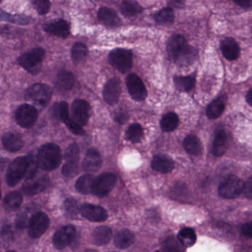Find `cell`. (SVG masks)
<instances>
[{
  "mask_svg": "<svg viewBox=\"0 0 252 252\" xmlns=\"http://www.w3.org/2000/svg\"><path fill=\"white\" fill-rule=\"evenodd\" d=\"M38 167L46 171H51L59 167L62 161L60 148L56 144L47 143L40 148L37 156Z\"/></svg>",
  "mask_w": 252,
  "mask_h": 252,
  "instance_id": "1",
  "label": "cell"
},
{
  "mask_svg": "<svg viewBox=\"0 0 252 252\" xmlns=\"http://www.w3.org/2000/svg\"><path fill=\"white\" fill-rule=\"evenodd\" d=\"M28 164V157H18L10 163L6 176V180L9 186H16L26 176Z\"/></svg>",
  "mask_w": 252,
  "mask_h": 252,
  "instance_id": "2",
  "label": "cell"
},
{
  "mask_svg": "<svg viewBox=\"0 0 252 252\" xmlns=\"http://www.w3.org/2000/svg\"><path fill=\"white\" fill-rule=\"evenodd\" d=\"M45 56L42 48L36 47L24 53L18 59V62L22 67L31 73H37L39 70L40 65Z\"/></svg>",
  "mask_w": 252,
  "mask_h": 252,
  "instance_id": "3",
  "label": "cell"
},
{
  "mask_svg": "<svg viewBox=\"0 0 252 252\" xmlns=\"http://www.w3.org/2000/svg\"><path fill=\"white\" fill-rule=\"evenodd\" d=\"M52 97V90L48 86L43 84H35L31 86L25 94V98L34 104L44 107L48 104Z\"/></svg>",
  "mask_w": 252,
  "mask_h": 252,
  "instance_id": "4",
  "label": "cell"
},
{
  "mask_svg": "<svg viewBox=\"0 0 252 252\" xmlns=\"http://www.w3.org/2000/svg\"><path fill=\"white\" fill-rule=\"evenodd\" d=\"M244 182L238 176H228L219 188V194L220 197L226 199H232L241 195L244 190Z\"/></svg>",
  "mask_w": 252,
  "mask_h": 252,
  "instance_id": "5",
  "label": "cell"
},
{
  "mask_svg": "<svg viewBox=\"0 0 252 252\" xmlns=\"http://www.w3.org/2000/svg\"><path fill=\"white\" fill-rule=\"evenodd\" d=\"M111 64L123 73L128 72L133 65V54L126 49H115L109 56Z\"/></svg>",
  "mask_w": 252,
  "mask_h": 252,
  "instance_id": "6",
  "label": "cell"
},
{
  "mask_svg": "<svg viewBox=\"0 0 252 252\" xmlns=\"http://www.w3.org/2000/svg\"><path fill=\"white\" fill-rule=\"evenodd\" d=\"M117 176L112 173H106L95 177L93 183L92 193L97 197L107 195L115 188Z\"/></svg>",
  "mask_w": 252,
  "mask_h": 252,
  "instance_id": "7",
  "label": "cell"
},
{
  "mask_svg": "<svg viewBox=\"0 0 252 252\" xmlns=\"http://www.w3.org/2000/svg\"><path fill=\"white\" fill-rule=\"evenodd\" d=\"M49 225L50 219L47 215L42 212H38L30 219L28 235L32 238H39L47 230Z\"/></svg>",
  "mask_w": 252,
  "mask_h": 252,
  "instance_id": "8",
  "label": "cell"
},
{
  "mask_svg": "<svg viewBox=\"0 0 252 252\" xmlns=\"http://www.w3.org/2000/svg\"><path fill=\"white\" fill-rule=\"evenodd\" d=\"M38 118V111L29 104H24L18 108L16 112V121L22 127H31Z\"/></svg>",
  "mask_w": 252,
  "mask_h": 252,
  "instance_id": "9",
  "label": "cell"
},
{
  "mask_svg": "<svg viewBox=\"0 0 252 252\" xmlns=\"http://www.w3.org/2000/svg\"><path fill=\"white\" fill-rule=\"evenodd\" d=\"M127 90L132 98L136 101H143L146 99L147 93L143 82L136 74H130L126 79Z\"/></svg>",
  "mask_w": 252,
  "mask_h": 252,
  "instance_id": "10",
  "label": "cell"
},
{
  "mask_svg": "<svg viewBox=\"0 0 252 252\" xmlns=\"http://www.w3.org/2000/svg\"><path fill=\"white\" fill-rule=\"evenodd\" d=\"M76 229L72 225L63 226L60 228L53 236V245L57 250H63L72 244L74 241Z\"/></svg>",
  "mask_w": 252,
  "mask_h": 252,
  "instance_id": "11",
  "label": "cell"
},
{
  "mask_svg": "<svg viewBox=\"0 0 252 252\" xmlns=\"http://www.w3.org/2000/svg\"><path fill=\"white\" fill-rule=\"evenodd\" d=\"M49 178L47 176H37L25 179L22 190L27 195H33L43 192L48 187Z\"/></svg>",
  "mask_w": 252,
  "mask_h": 252,
  "instance_id": "12",
  "label": "cell"
},
{
  "mask_svg": "<svg viewBox=\"0 0 252 252\" xmlns=\"http://www.w3.org/2000/svg\"><path fill=\"white\" fill-rule=\"evenodd\" d=\"M90 104L81 99L75 100L72 105V120L81 126L87 125L90 118Z\"/></svg>",
  "mask_w": 252,
  "mask_h": 252,
  "instance_id": "13",
  "label": "cell"
},
{
  "mask_svg": "<svg viewBox=\"0 0 252 252\" xmlns=\"http://www.w3.org/2000/svg\"><path fill=\"white\" fill-rule=\"evenodd\" d=\"M80 213L83 217L93 222H103L108 219L106 210L100 206L84 204L80 207Z\"/></svg>",
  "mask_w": 252,
  "mask_h": 252,
  "instance_id": "14",
  "label": "cell"
},
{
  "mask_svg": "<svg viewBox=\"0 0 252 252\" xmlns=\"http://www.w3.org/2000/svg\"><path fill=\"white\" fill-rule=\"evenodd\" d=\"M121 94V83L117 78L109 80L103 89V95L105 101L109 105L115 104Z\"/></svg>",
  "mask_w": 252,
  "mask_h": 252,
  "instance_id": "15",
  "label": "cell"
},
{
  "mask_svg": "<svg viewBox=\"0 0 252 252\" xmlns=\"http://www.w3.org/2000/svg\"><path fill=\"white\" fill-rule=\"evenodd\" d=\"M102 158L98 151L95 149H89L83 160L82 167L84 171L88 173L97 172L101 167Z\"/></svg>",
  "mask_w": 252,
  "mask_h": 252,
  "instance_id": "16",
  "label": "cell"
},
{
  "mask_svg": "<svg viewBox=\"0 0 252 252\" xmlns=\"http://www.w3.org/2000/svg\"><path fill=\"white\" fill-rule=\"evenodd\" d=\"M44 30L48 33L60 38H65L69 35L70 28L66 21L59 19L46 24Z\"/></svg>",
  "mask_w": 252,
  "mask_h": 252,
  "instance_id": "17",
  "label": "cell"
},
{
  "mask_svg": "<svg viewBox=\"0 0 252 252\" xmlns=\"http://www.w3.org/2000/svg\"><path fill=\"white\" fill-rule=\"evenodd\" d=\"M99 21L107 28H115L121 25V19L116 12L109 7L100 8L97 13Z\"/></svg>",
  "mask_w": 252,
  "mask_h": 252,
  "instance_id": "18",
  "label": "cell"
},
{
  "mask_svg": "<svg viewBox=\"0 0 252 252\" xmlns=\"http://www.w3.org/2000/svg\"><path fill=\"white\" fill-rule=\"evenodd\" d=\"M186 38L182 35L176 34V35H172L169 38L167 44V51L168 53L169 57L174 61L176 56L179 54L181 51L188 45Z\"/></svg>",
  "mask_w": 252,
  "mask_h": 252,
  "instance_id": "19",
  "label": "cell"
},
{
  "mask_svg": "<svg viewBox=\"0 0 252 252\" xmlns=\"http://www.w3.org/2000/svg\"><path fill=\"white\" fill-rule=\"evenodd\" d=\"M220 50L225 59L235 61L239 57L241 50L237 41L232 38H226L221 41Z\"/></svg>",
  "mask_w": 252,
  "mask_h": 252,
  "instance_id": "20",
  "label": "cell"
},
{
  "mask_svg": "<svg viewBox=\"0 0 252 252\" xmlns=\"http://www.w3.org/2000/svg\"><path fill=\"white\" fill-rule=\"evenodd\" d=\"M3 146L10 152H17L22 149L24 145L22 136L13 132H8L4 133L1 138Z\"/></svg>",
  "mask_w": 252,
  "mask_h": 252,
  "instance_id": "21",
  "label": "cell"
},
{
  "mask_svg": "<svg viewBox=\"0 0 252 252\" xmlns=\"http://www.w3.org/2000/svg\"><path fill=\"white\" fill-rule=\"evenodd\" d=\"M174 166L173 160L166 156H156L151 161L152 168L162 173H170L174 168Z\"/></svg>",
  "mask_w": 252,
  "mask_h": 252,
  "instance_id": "22",
  "label": "cell"
},
{
  "mask_svg": "<svg viewBox=\"0 0 252 252\" xmlns=\"http://www.w3.org/2000/svg\"><path fill=\"white\" fill-rule=\"evenodd\" d=\"M197 57V52L193 47L187 45L179 54L176 56L173 62L180 66H187L195 62Z\"/></svg>",
  "mask_w": 252,
  "mask_h": 252,
  "instance_id": "23",
  "label": "cell"
},
{
  "mask_svg": "<svg viewBox=\"0 0 252 252\" xmlns=\"http://www.w3.org/2000/svg\"><path fill=\"white\" fill-rule=\"evenodd\" d=\"M93 244L97 246H104L109 244L112 238V229L108 226H98L93 231Z\"/></svg>",
  "mask_w": 252,
  "mask_h": 252,
  "instance_id": "24",
  "label": "cell"
},
{
  "mask_svg": "<svg viewBox=\"0 0 252 252\" xmlns=\"http://www.w3.org/2000/svg\"><path fill=\"white\" fill-rule=\"evenodd\" d=\"M75 85V78L72 72L63 70L59 72L56 80V87L60 91H69Z\"/></svg>",
  "mask_w": 252,
  "mask_h": 252,
  "instance_id": "25",
  "label": "cell"
},
{
  "mask_svg": "<svg viewBox=\"0 0 252 252\" xmlns=\"http://www.w3.org/2000/svg\"><path fill=\"white\" fill-rule=\"evenodd\" d=\"M228 148V138L224 130L217 132L213 145V154L216 157L224 155Z\"/></svg>",
  "mask_w": 252,
  "mask_h": 252,
  "instance_id": "26",
  "label": "cell"
},
{
  "mask_svg": "<svg viewBox=\"0 0 252 252\" xmlns=\"http://www.w3.org/2000/svg\"><path fill=\"white\" fill-rule=\"evenodd\" d=\"M134 235L128 229L119 231L115 237V245L118 249L126 250L134 243Z\"/></svg>",
  "mask_w": 252,
  "mask_h": 252,
  "instance_id": "27",
  "label": "cell"
},
{
  "mask_svg": "<svg viewBox=\"0 0 252 252\" xmlns=\"http://www.w3.org/2000/svg\"><path fill=\"white\" fill-rule=\"evenodd\" d=\"M184 147L188 154L192 156H198L201 153L202 146L201 141L195 135H188L184 140Z\"/></svg>",
  "mask_w": 252,
  "mask_h": 252,
  "instance_id": "28",
  "label": "cell"
},
{
  "mask_svg": "<svg viewBox=\"0 0 252 252\" xmlns=\"http://www.w3.org/2000/svg\"><path fill=\"white\" fill-rule=\"evenodd\" d=\"M94 177L93 175L87 174L80 177L75 184L77 191L81 194H89L92 192Z\"/></svg>",
  "mask_w": 252,
  "mask_h": 252,
  "instance_id": "29",
  "label": "cell"
},
{
  "mask_svg": "<svg viewBox=\"0 0 252 252\" xmlns=\"http://www.w3.org/2000/svg\"><path fill=\"white\" fill-rule=\"evenodd\" d=\"M22 201H23V198L19 192H10L4 198L3 206L6 210H9V211H13L20 207Z\"/></svg>",
  "mask_w": 252,
  "mask_h": 252,
  "instance_id": "30",
  "label": "cell"
},
{
  "mask_svg": "<svg viewBox=\"0 0 252 252\" xmlns=\"http://www.w3.org/2000/svg\"><path fill=\"white\" fill-rule=\"evenodd\" d=\"M178 240L184 247H191L196 242V234L191 228H185L178 234Z\"/></svg>",
  "mask_w": 252,
  "mask_h": 252,
  "instance_id": "31",
  "label": "cell"
},
{
  "mask_svg": "<svg viewBox=\"0 0 252 252\" xmlns=\"http://www.w3.org/2000/svg\"><path fill=\"white\" fill-rule=\"evenodd\" d=\"M225 103L222 98H217L210 103L207 109V115L210 120L219 118L224 112Z\"/></svg>",
  "mask_w": 252,
  "mask_h": 252,
  "instance_id": "32",
  "label": "cell"
},
{
  "mask_svg": "<svg viewBox=\"0 0 252 252\" xmlns=\"http://www.w3.org/2000/svg\"><path fill=\"white\" fill-rule=\"evenodd\" d=\"M179 124V119L178 115L174 112H168L165 114L161 118V129L165 132H170L174 130Z\"/></svg>",
  "mask_w": 252,
  "mask_h": 252,
  "instance_id": "33",
  "label": "cell"
},
{
  "mask_svg": "<svg viewBox=\"0 0 252 252\" xmlns=\"http://www.w3.org/2000/svg\"><path fill=\"white\" fill-rule=\"evenodd\" d=\"M121 10L124 16L130 17L142 13V7L133 0H124L121 4Z\"/></svg>",
  "mask_w": 252,
  "mask_h": 252,
  "instance_id": "34",
  "label": "cell"
},
{
  "mask_svg": "<svg viewBox=\"0 0 252 252\" xmlns=\"http://www.w3.org/2000/svg\"><path fill=\"white\" fill-rule=\"evenodd\" d=\"M154 19L157 23L170 25L174 22V11L171 7H164L154 15Z\"/></svg>",
  "mask_w": 252,
  "mask_h": 252,
  "instance_id": "35",
  "label": "cell"
},
{
  "mask_svg": "<svg viewBox=\"0 0 252 252\" xmlns=\"http://www.w3.org/2000/svg\"><path fill=\"white\" fill-rule=\"evenodd\" d=\"M143 137V129L138 124H132L126 131V139L133 143H137Z\"/></svg>",
  "mask_w": 252,
  "mask_h": 252,
  "instance_id": "36",
  "label": "cell"
},
{
  "mask_svg": "<svg viewBox=\"0 0 252 252\" xmlns=\"http://www.w3.org/2000/svg\"><path fill=\"white\" fill-rule=\"evenodd\" d=\"M173 81L176 88L182 92L189 91L195 84V78L191 76H176Z\"/></svg>",
  "mask_w": 252,
  "mask_h": 252,
  "instance_id": "37",
  "label": "cell"
},
{
  "mask_svg": "<svg viewBox=\"0 0 252 252\" xmlns=\"http://www.w3.org/2000/svg\"><path fill=\"white\" fill-rule=\"evenodd\" d=\"M88 54V49L83 43H76L72 48V59L76 63L82 62Z\"/></svg>",
  "mask_w": 252,
  "mask_h": 252,
  "instance_id": "38",
  "label": "cell"
},
{
  "mask_svg": "<svg viewBox=\"0 0 252 252\" xmlns=\"http://www.w3.org/2000/svg\"><path fill=\"white\" fill-rule=\"evenodd\" d=\"M78 161L79 160H68L62 167V173L65 177L72 178L78 174Z\"/></svg>",
  "mask_w": 252,
  "mask_h": 252,
  "instance_id": "39",
  "label": "cell"
},
{
  "mask_svg": "<svg viewBox=\"0 0 252 252\" xmlns=\"http://www.w3.org/2000/svg\"><path fill=\"white\" fill-rule=\"evenodd\" d=\"M0 20L10 22L11 23L21 24V25H26L29 22V19L25 16H18V15L10 14L0 10Z\"/></svg>",
  "mask_w": 252,
  "mask_h": 252,
  "instance_id": "40",
  "label": "cell"
},
{
  "mask_svg": "<svg viewBox=\"0 0 252 252\" xmlns=\"http://www.w3.org/2000/svg\"><path fill=\"white\" fill-rule=\"evenodd\" d=\"M34 8L40 15H44L48 13L51 7L50 0H31Z\"/></svg>",
  "mask_w": 252,
  "mask_h": 252,
  "instance_id": "41",
  "label": "cell"
},
{
  "mask_svg": "<svg viewBox=\"0 0 252 252\" xmlns=\"http://www.w3.org/2000/svg\"><path fill=\"white\" fill-rule=\"evenodd\" d=\"M80 150L78 145L74 143L69 145L65 152L64 158L67 160H79Z\"/></svg>",
  "mask_w": 252,
  "mask_h": 252,
  "instance_id": "42",
  "label": "cell"
},
{
  "mask_svg": "<svg viewBox=\"0 0 252 252\" xmlns=\"http://www.w3.org/2000/svg\"><path fill=\"white\" fill-rule=\"evenodd\" d=\"M65 211L69 216H76L78 213V204L73 198H68L64 203Z\"/></svg>",
  "mask_w": 252,
  "mask_h": 252,
  "instance_id": "43",
  "label": "cell"
},
{
  "mask_svg": "<svg viewBox=\"0 0 252 252\" xmlns=\"http://www.w3.org/2000/svg\"><path fill=\"white\" fill-rule=\"evenodd\" d=\"M63 123L66 124V126H67L68 128L69 129V130L72 133H75L76 135H84L85 133L82 126L78 125L77 123H75L70 118L66 119Z\"/></svg>",
  "mask_w": 252,
  "mask_h": 252,
  "instance_id": "44",
  "label": "cell"
},
{
  "mask_svg": "<svg viewBox=\"0 0 252 252\" xmlns=\"http://www.w3.org/2000/svg\"><path fill=\"white\" fill-rule=\"evenodd\" d=\"M179 244L174 238H167L164 244V252H181L179 248Z\"/></svg>",
  "mask_w": 252,
  "mask_h": 252,
  "instance_id": "45",
  "label": "cell"
},
{
  "mask_svg": "<svg viewBox=\"0 0 252 252\" xmlns=\"http://www.w3.org/2000/svg\"><path fill=\"white\" fill-rule=\"evenodd\" d=\"M30 219L28 215L25 213H21L16 219V225L19 229H25L28 227Z\"/></svg>",
  "mask_w": 252,
  "mask_h": 252,
  "instance_id": "46",
  "label": "cell"
},
{
  "mask_svg": "<svg viewBox=\"0 0 252 252\" xmlns=\"http://www.w3.org/2000/svg\"><path fill=\"white\" fill-rule=\"evenodd\" d=\"M246 198L252 200V176L249 178L248 180L244 183V190H243Z\"/></svg>",
  "mask_w": 252,
  "mask_h": 252,
  "instance_id": "47",
  "label": "cell"
},
{
  "mask_svg": "<svg viewBox=\"0 0 252 252\" xmlns=\"http://www.w3.org/2000/svg\"><path fill=\"white\" fill-rule=\"evenodd\" d=\"M241 232L247 237H252V221L246 223L241 228Z\"/></svg>",
  "mask_w": 252,
  "mask_h": 252,
  "instance_id": "48",
  "label": "cell"
},
{
  "mask_svg": "<svg viewBox=\"0 0 252 252\" xmlns=\"http://www.w3.org/2000/svg\"><path fill=\"white\" fill-rule=\"evenodd\" d=\"M126 120H127V113L124 112V111H119V112L115 115V121L119 123V124H124Z\"/></svg>",
  "mask_w": 252,
  "mask_h": 252,
  "instance_id": "49",
  "label": "cell"
},
{
  "mask_svg": "<svg viewBox=\"0 0 252 252\" xmlns=\"http://www.w3.org/2000/svg\"><path fill=\"white\" fill-rule=\"evenodd\" d=\"M169 4L176 8H182L185 5V0H170Z\"/></svg>",
  "mask_w": 252,
  "mask_h": 252,
  "instance_id": "50",
  "label": "cell"
},
{
  "mask_svg": "<svg viewBox=\"0 0 252 252\" xmlns=\"http://www.w3.org/2000/svg\"><path fill=\"white\" fill-rule=\"evenodd\" d=\"M238 5L242 7H249L252 5V0H233Z\"/></svg>",
  "mask_w": 252,
  "mask_h": 252,
  "instance_id": "51",
  "label": "cell"
},
{
  "mask_svg": "<svg viewBox=\"0 0 252 252\" xmlns=\"http://www.w3.org/2000/svg\"><path fill=\"white\" fill-rule=\"evenodd\" d=\"M247 102L249 105L252 106V89L247 94Z\"/></svg>",
  "mask_w": 252,
  "mask_h": 252,
  "instance_id": "52",
  "label": "cell"
},
{
  "mask_svg": "<svg viewBox=\"0 0 252 252\" xmlns=\"http://www.w3.org/2000/svg\"><path fill=\"white\" fill-rule=\"evenodd\" d=\"M1 192H0V199H1Z\"/></svg>",
  "mask_w": 252,
  "mask_h": 252,
  "instance_id": "53",
  "label": "cell"
},
{
  "mask_svg": "<svg viewBox=\"0 0 252 252\" xmlns=\"http://www.w3.org/2000/svg\"><path fill=\"white\" fill-rule=\"evenodd\" d=\"M15 252V251H9V252Z\"/></svg>",
  "mask_w": 252,
  "mask_h": 252,
  "instance_id": "54",
  "label": "cell"
},
{
  "mask_svg": "<svg viewBox=\"0 0 252 252\" xmlns=\"http://www.w3.org/2000/svg\"><path fill=\"white\" fill-rule=\"evenodd\" d=\"M94 252V251H90V252Z\"/></svg>",
  "mask_w": 252,
  "mask_h": 252,
  "instance_id": "55",
  "label": "cell"
},
{
  "mask_svg": "<svg viewBox=\"0 0 252 252\" xmlns=\"http://www.w3.org/2000/svg\"><path fill=\"white\" fill-rule=\"evenodd\" d=\"M161 252L160 251H157V252Z\"/></svg>",
  "mask_w": 252,
  "mask_h": 252,
  "instance_id": "56",
  "label": "cell"
},
{
  "mask_svg": "<svg viewBox=\"0 0 252 252\" xmlns=\"http://www.w3.org/2000/svg\"><path fill=\"white\" fill-rule=\"evenodd\" d=\"M1 1V0H0V1Z\"/></svg>",
  "mask_w": 252,
  "mask_h": 252,
  "instance_id": "57",
  "label": "cell"
}]
</instances>
